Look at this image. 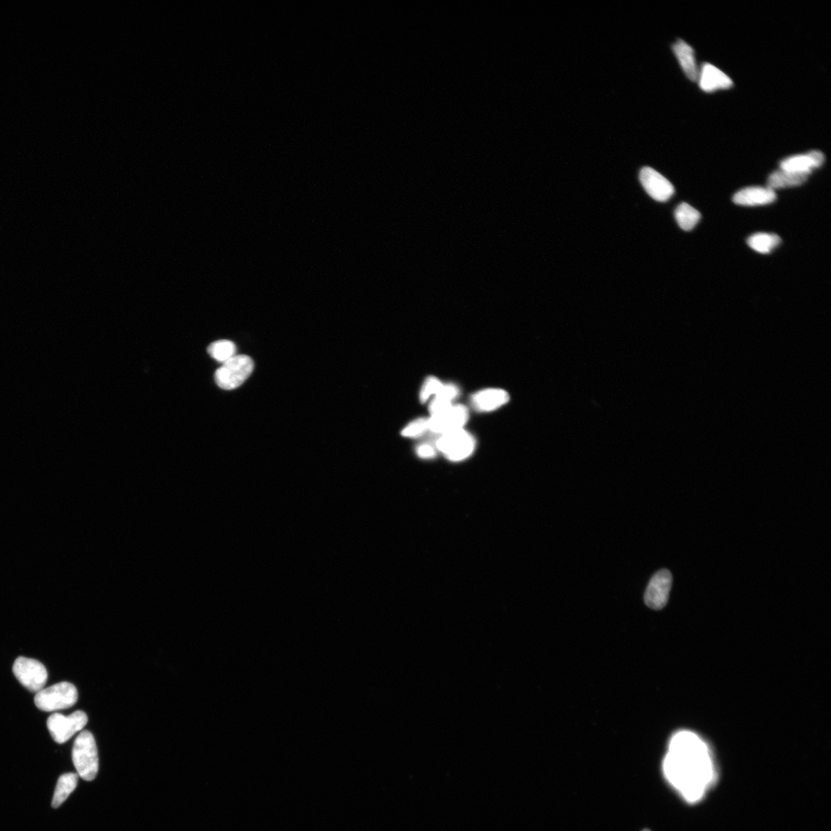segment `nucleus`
I'll use <instances>...</instances> for the list:
<instances>
[{
    "instance_id": "1",
    "label": "nucleus",
    "mask_w": 831,
    "mask_h": 831,
    "mask_svg": "<svg viewBox=\"0 0 831 831\" xmlns=\"http://www.w3.org/2000/svg\"><path fill=\"white\" fill-rule=\"evenodd\" d=\"M710 763L708 748L695 735L680 732L672 739L667 769L674 779L685 783L689 796L701 793L702 783L708 780Z\"/></svg>"
},
{
    "instance_id": "2",
    "label": "nucleus",
    "mask_w": 831,
    "mask_h": 831,
    "mask_svg": "<svg viewBox=\"0 0 831 831\" xmlns=\"http://www.w3.org/2000/svg\"><path fill=\"white\" fill-rule=\"evenodd\" d=\"M72 762L77 774L83 780H94L99 770V757L96 741L89 730H83L76 737L72 751Z\"/></svg>"
},
{
    "instance_id": "3",
    "label": "nucleus",
    "mask_w": 831,
    "mask_h": 831,
    "mask_svg": "<svg viewBox=\"0 0 831 831\" xmlns=\"http://www.w3.org/2000/svg\"><path fill=\"white\" fill-rule=\"evenodd\" d=\"M438 452L452 462H460L469 458L476 449L477 441L473 434L461 429L440 435L435 441Z\"/></svg>"
},
{
    "instance_id": "4",
    "label": "nucleus",
    "mask_w": 831,
    "mask_h": 831,
    "mask_svg": "<svg viewBox=\"0 0 831 831\" xmlns=\"http://www.w3.org/2000/svg\"><path fill=\"white\" fill-rule=\"evenodd\" d=\"M254 369V360L248 356L236 355L216 369V384L223 390H234L249 378Z\"/></svg>"
},
{
    "instance_id": "5",
    "label": "nucleus",
    "mask_w": 831,
    "mask_h": 831,
    "mask_svg": "<svg viewBox=\"0 0 831 831\" xmlns=\"http://www.w3.org/2000/svg\"><path fill=\"white\" fill-rule=\"evenodd\" d=\"M78 700V691L75 686L69 682H61L37 692L34 701L38 709L51 712L70 708Z\"/></svg>"
},
{
    "instance_id": "6",
    "label": "nucleus",
    "mask_w": 831,
    "mask_h": 831,
    "mask_svg": "<svg viewBox=\"0 0 831 831\" xmlns=\"http://www.w3.org/2000/svg\"><path fill=\"white\" fill-rule=\"evenodd\" d=\"M470 418L469 410L464 405L453 404L428 418L429 431L438 435L464 429Z\"/></svg>"
},
{
    "instance_id": "7",
    "label": "nucleus",
    "mask_w": 831,
    "mask_h": 831,
    "mask_svg": "<svg viewBox=\"0 0 831 831\" xmlns=\"http://www.w3.org/2000/svg\"><path fill=\"white\" fill-rule=\"evenodd\" d=\"M12 671L23 687L32 692L42 690L48 681V670L42 663L34 659L18 657L13 664Z\"/></svg>"
},
{
    "instance_id": "8",
    "label": "nucleus",
    "mask_w": 831,
    "mask_h": 831,
    "mask_svg": "<svg viewBox=\"0 0 831 831\" xmlns=\"http://www.w3.org/2000/svg\"><path fill=\"white\" fill-rule=\"evenodd\" d=\"M88 723L87 714L77 710L68 717L61 714L52 715L48 718V727L52 739L57 743L62 744L82 730Z\"/></svg>"
},
{
    "instance_id": "9",
    "label": "nucleus",
    "mask_w": 831,
    "mask_h": 831,
    "mask_svg": "<svg viewBox=\"0 0 831 831\" xmlns=\"http://www.w3.org/2000/svg\"><path fill=\"white\" fill-rule=\"evenodd\" d=\"M672 586L671 573L663 569L650 580L644 595V602L653 610H661L667 605Z\"/></svg>"
},
{
    "instance_id": "10",
    "label": "nucleus",
    "mask_w": 831,
    "mask_h": 831,
    "mask_svg": "<svg viewBox=\"0 0 831 831\" xmlns=\"http://www.w3.org/2000/svg\"><path fill=\"white\" fill-rule=\"evenodd\" d=\"M639 181L646 193L657 201H668L675 194L672 183L653 168L644 167L639 173Z\"/></svg>"
},
{
    "instance_id": "11",
    "label": "nucleus",
    "mask_w": 831,
    "mask_h": 831,
    "mask_svg": "<svg viewBox=\"0 0 831 831\" xmlns=\"http://www.w3.org/2000/svg\"><path fill=\"white\" fill-rule=\"evenodd\" d=\"M510 401V395L503 389L486 388L471 395V404L479 413H490L498 410Z\"/></svg>"
},
{
    "instance_id": "12",
    "label": "nucleus",
    "mask_w": 831,
    "mask_h": 831,
    "mask_svg": "<svg viewBox=\"0 0 831 831\" xmlns=\"http://www.w3.org/2000/svg\"><path fill=\"white\" fill-rule=\"evenodd\" d=\"M697 81L701 89L707 92L728 90L733 85V81L726 74L708 63H704L699 70Z\"/></svg>"
},
{
    "instance_id": "13",
    "label": "nucleus",
    "mask_w": 831,
    "mask_h": 831,
    "mask_svg": "<svg viewBox=\"0 0 831 831\" xmlns=\"http://www.w3.org/2000/svg\"><path fill=\"white\" fill-rule=\"evenodd\" d=\"M825 161V157L819 150L810 151L806 154L796 155L787 158L781 163V170L790 172L809 174L819 168Z\"/></svg>"
},
{
    "instance_id": "14",
    "label": "nucleus",
    "mask_w": 831,
    "mask_h": 831,
    "mask_svg": "<svg viewBox=\"0 0 831 831\" xmlns=\"http://www.w3.org/2000/svg\"><path fill=\"white\" fill-rule=\"evenodd\" d=\"M777 199L774 190L767 187H754L744 188L734 196L733 201L737 205L755 207L767 205Z\"/></svg>"
},
{
    "instance_id": "15",
    "label": "nucleus",
    "mask_w": 831,
    "mask_h": 831,
    "mask_svg": "<svg viewBox=\"0 0 831 831\" xmlns=\"http://www.w3.org/2000/svg\"><path fill=\"white\" fill-rule=\"evenodd\" d=\"M673 51L680 63L684 74L691 81H697L699 70L696 62L695 51L691 46L682 39L673 45Z\"/></svg>"
},
{
    "instance_id": "16",
    "label": "nucleus",
    "mask_w": 831,
    "mask_h": 831,
    "mask_svg": "<svg viewBox=\"0 0 831 831\" xmlns=\"http://www.w3.org/2000/svg\"><path fill=\"white\" fill-rule=\"evenodd\" d=\"M809 176V174L790 172L780 169L770 175L768 187L774 190L801 186L808 181Z\"/></svg>"
},
{
    "instance_id": "17",
    "label": "nucleus",
    "mask_w": 831,
    "mask_h": 831,
    "mask_svg": "<svg viewBox=\"0 0 831 831\" xmlns=\"http://www.w3.org/2000/svg\"><path fill=\"white\" fill-rule=\"evenodd\" d=\"M79 775L74 773L64 774L59 777L54 797H52V807L58 808L68 799L72 792L75 790L78 783Z\"/></svg>"
},
{
    "instance_id": "18",
    "label": "nucleus",
    "mask_w": 831,
    "mask_h": 831,
    "mask_svg": "<svg viewBox=\"0 0 831 831\" xmlns=\"http://www.w3.org/2000/svg\"><path fill=\"white\" fill-rule=\"evenodd\" d=\"M781 239L777 234L759 233L749 237L748 246L760 254H769L780 245Z\"/></svg>"
},
{
    "instance_id": "19",
    "label": "nucleus",
    "mask_w": 831,
    "mask_h": 831,
    "mask_svg": "<svg viewBox=\"0 0 831 831\" xmlns=\"http://www.w3.org/2000/svg\"><path fill=\"white\" fill-rule=\"evenodd\" d=\"M675 218L682 229L690 231L694 229L701 220V214L689 204L683 203L675 210Z\"/></svg>"
},
{
    "instance_id": "20",
    "label": "nucleus",
    "mask_w": 831,
    "mask_h": 831,
    "mask_svg": "<svg viewBox=\"0 0 831 831\" xmlns=\"http://www.w3.org/2000/svg\"><path fill=\"white\" fill-rule=\"evenodd\" d=\"M207 352L211 358L223 364L236 356V347L234 342L221 340L209 345Z\"/></svg>"
},
{
    "instance_id": "21",
    "label": "nucleus",
    "mask_w": 831,
    "mask_h": 831,
    "mask_svg": "<svg viewBox=\"0 0 831 831\" xmlns=\"http://www.w3.org/2000/svg\"><path fill=\"white\" fill-rule=\"evenodd\" d=\"M443 384L444 382L438 378L434 377V376H429L420 389L419 397L420 403L425 404L429 400L435 397L439 393Z\"/></svg>"
},
{
    "instance_id": "22",
    "label": "nucleus",
    "mask_w": 831,
    "mask_h": 831,
    "mask_svg": "<svg viewBox=\"0 0 831 831\" xmlns=\"http://www.w3.org/2000/svg\"><path fill=\"white\" fill-rule=\"evenodd\" d=\"M428 431V418H420L408 424L401 431V435L407 438H420L423 437Z\"/></svg>"
},
{
    "instance_id": "23",
    "label": "nucleus",
    "mask_w": 831,
    "mask_h": 831,
    "mask_svg": "<svg viewBox=\"0 0 831 831\" xmlns=\"http://www.w3.org/2000/svg\"><path fill=\"white\" fill-rule=\"evenodd\" d=\"M459 395L460 389L456 384H444V382L439 393L433 398L443 399L453 403V401L458 398Z\"/></svg>"
},
{
    "instance_id": "24",
    "label": "nucleus",
    "mask_w": 831,
    "mask_h": 831,
    "mask_svg": "<svg viewBox=\"0 0 831 831\" xmlns=\"http://www.w3.org/2000/svg\"><path fill=\"white\" fill-rule=\"evenodd\" d=\"M438 452L436 446L431 442L422 443L416 448V453L421 459L430 460L436 458Z\"/></svg>"
},
{
    "instance_id": "25",
    "label": "nucleus",
    "mask_w": 831,
    "mask_h": 831,
    "mask_svg": "<svg viewBox=\"0 0 831 831\" xmlns=\"http://www.w3.org/2000/svg\"><path fill=\"white\" fill-rule=\"evenodd\" d=\"M643 831H650V830H644Z\"/></svg>"
}]
</instances>
